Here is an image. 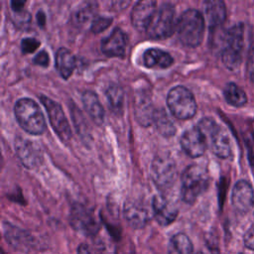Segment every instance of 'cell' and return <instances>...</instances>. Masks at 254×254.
Returning a JSON list of instances; mask_svg holds the SVG:
<instances>
[{"label": "cell", "mask_w": 254, "mask_h": 254, "mask_svg": "<svg viewBox=\"0 0 254 254\" xmlns=\"http://www.w3.org/2000/svg\"><path fill=\"white\" fill-rule=\"evenodd\" d=\"M177 33L180 41L187 47H197L203 38L204 17L196 9H187L177 21Z\"/></svg>", "instance_id": "1"}, {"label": "cell", "mask_w": 254, "mask_h": 254, "mask_svg": "<svg viewBox=\"0 0 254 254\" xmlns=\"http://www.w3.org/2000/svg\"><path fill=\"white\" fill-rule=\"evenodd\" d=\"M16 119L28 133L39 135L46 129V121L39 105L30 98H20L14 106Z\"/></svg>", "instance_id": "2"}, {"label": "cell", "mask_w": 254, "mask_h": 254, "mask_svg": "<svg viewBox=\"0 0 254 254\" xmlns=\"http://www.w3.org/2000/svg\"><path fill=\"white\" fill-rule=\"evenodd\" d=\"M209 178L206 170L199 165L188 166L182 175L181 196L187 203H192L207 189Z\"/></svg>", "instance_id": "3"}, {"label": "cell", "mask_w": 254, "mask_h": 254, "mask_svg": "<svg viewBox=\"0 0 254 254\" xmlns=\"http://www.w3.org/2000/svg\"><path fill=\"white\" fill-rule=\"evenodd\" d=\"M244 46V26L237 23L226 30L223 36L221 60L224 65L231 70L239 67Z\"/></svg>", "instance_id": "4"}, {"label": "cell", "mask_w": 254, "mask_h": 254, "mask_svg": "<svg viewBox=\"0 0 254 254\" xmlns=\"http://www.w3.org/2000/svg\"><path fill=\"white\" fill-rule=\"evenodd\" d=\"M197 127L204 135L207 146L221 159H227L231 155V145L227 132L218 125L212 118L204 117L200 119Z\"/></svg>", "instance_id": "5"}, {"label": "cell", "mask_w": 254, "mask_h": 254, "mask_svg": "<svg viewBox=\"0 0 254 254\" xmlns=\"http://www.w3.org/2000/svg\"><path fill=\"white\" fill-rule=\"evenodd\" d=\"M167 104L172 114L178 119H189L196 112V103L192 93L183 85H177L170 89L167 95Z\"/></svg>", "instance_id": "6"}, {"label": "cell", "mask_w": 254, "mask_h": 254, "mask_svg": "<svg viewBox=\"0 0 254 254\" xmlns=\"http://www.w3.org/2000/svg\"><path fill=\"white\" fill-rule=\"evenodd\" d=\"M176 28L175 6L171 3H163L156 11L146 32L153 39H165L170 37Z\"/></svg>", "instance_id": "7"}, {"label": "cell", "mask_w": 254, "mask_h": 254, "mask_svg": "<svg viewBox=\"0 0 254 254\" xmlns=\"http://www.w3.org/2000/svg\"><path fill=\"white\" fill-rule=\"evenodd\" d=\"M69 223L76 232L84 236L95 237L100 231V223L94 212L80 203H75L71 206Z\"/></svg>", "instance_id": "8"}, {"label": "cell", "mask_w": 254, "mask_h": 254, "mask_svg": "<svg viewBox=\"0 0 254 254\" xmlns=\"http://www.w3.org/2000/svg\"><path fill=\"white\" fill-rule=\"evenodd\" d=\"M39 99L47 110L49 120L54 131L58 134L62 141L68 142L71 138L70 126L60 103L43 94L39 95Z\"/></svg>", "instance_id": "9"}, {"label": "cell", "mask_w": 254, "mask_h": 254, "mask_svg": "<svg viewBox=\"0 0 254 254\" xmlns=\"http://www.w3.org/2000/svg\"><path fill=\"white\" fill-rule=\"evenodd\" d=\"M176 163L170 156L159 155L152 161L151 177L158 188H170L176 180Z\"/></svg>", "instance_id": "10"}, {"label": "cell", "mask_w": 254, "mask_h": 254, "mask_svg": "<svg viewBox=\"0 0 254 254\" xmlns=\"http://www.w3.org/2000/svg\"><path fill=\"white\" fill-rule=\"evenodd\" d=\"M15 151L21 163L29 169L38 167L43 161V153L40 146L31 140L17 137Z\"/></svg>", "instance_id": "11"}, {"label": "cell", "mask_w": 254, "mask_h": 254, "mask_svg": "<svg viewBox=\"0 0 254 254\" xmlns=\"http://www.w3.org/2000/svg\"><path fill=\"white\" fill-rule=\"evenodd\" d=\"M3 234L7 243L16 251L28 252L35 246V240L29 232L10 222H3Z\"/></svg>", "instance_id": "12"}, {"label": "cell", "mask_w": 254, "mask_h": 254, "mask_svg": "<svg viewBox=\"0 0 254 254\" xmlns=\"http://www.w3.org/2000/svg\"><path fill=\"white\" fill-rule=\"evenodd\" d=\"M123 212L128 224L135 229L143 228L150 219L149 210L140 198H128L124 203Z\"/></svg>", "instance_id": "13"}, {"label": "cell", "mask_w": 254, "mask_h": 254, "mask_svg": "<svg viewBox=\"0 0 254 254\" xmlns=\"http://www.w3.org/2000/svg\"><path fill=\"white\" fill-rule=\"evenodd\" d=\"M152 210L155 219L162 226L171 224L179 212L175 201L164 194H157L153 197Z\"/></svg>", "instance_id": "14"}, {"label": "cell", "mask_w": 254, "mask_h": 254, "mask_svg": "<svg viewBox=\"0 0 254 254\" xmlns=\"http://www.w3.org/2000/svg\"><path fill=\"white\" fill-rule=\"evenodd\" d=\"M181 146L183 150L192 158L200 157L207 148V142L197 126L187 129L181 137Z\"/></svg>", "instance_id": "15"}, {"label": "cell", "mask_w": 254, "mask_h": 254, "mask_svg": "<svg viewBox=\"0 0 254 254\" xmlns=\"http://www.w3.org/2000/svg\"><path fill=\"white\" fill-rule=\"evenodd\" d=\"M156 1L142 0L138 1L131 12V21L138 31H147L155 13H156Z\"/></svg>", "instance_id": "16"}, {"label": "cell", "mask_w": 254, "mask_h": 254, "mask_svg": "<svg viewBox=\"0 0 254 254\" xmlns=\"http://www.w3.org/2000/svg\"><path fill=\"white\" fill-rule=\"evenodd\" d=\"M231 202L239 212H247L254 204V190L247 181H238L232 190Z\"/></svg>", "instance_id": "17"}, {"label": "cell", "mask_w": 254, "mask_h": 254, "mask_svg": "<svg viewBox=\"0 0 254 254\" xmlns=\"http://www.w3.org/2000/svg\"><path fill=\"white\" fill-rule=\"evenodd\" d=\"M127 45V36L120 28L113 31L101 42V51L108 57H123Z\"/></svg>", "instance_id": "18"}, {"label": "cell", "mask_w": 254, "mask_h": 254, "mask_svg": "<svg viewBox=\"0 0 254 254\" xmlns=\"http://www.w3.org/2000/svg\"><path fill=\"white\" fill-rule=\"evenodd\" d=\"M205 20L211 29L218 28L226 18V7L223 1L209 0L203 3Z\"/></svg>", "instance_id": "19"}, {"label": "cell", "mask_w": 254, "mask_h": 254, "mask_svg": "<svg viewBox=\"0 0 254 254\" xmlns=\"http://www.w3.org/2000/svg\"><path fill=\"white\" fill-rule=\"evenodd\" d=\"M83 106L91 119L98 125H101L104 120V110L100 100L92 90H85L81 96Z\"/></svg>", "instance_id": "20"}, {"label": "cell", "mask_w": 254, "mask_h": 254, "mask_svg": "<svg viewBox=\"0 0 254 254\" xmlns=\"http://www.w3.org/2000/svg\"><path fill=\"white\" fill-rule=\"evenodd\" d=\"M143 62L147 67L165 68L173 64L174 59L169 53L163 50L157 48H150L144 52Z\"/></svg>", "instance_id": "21"}, {"label": "cell", "mask_w": 254, "mask_h": 254, "mask_svg": "<svg viewBox=\"0 0 254 254\" xmlns=\"http://www.w3.org/2000/svg\"><path fill=\"white\" fill-rule=\"evenodd\" d=\"M76 65L75 58L66 48H60L56 54V66L64 78H68Z\"/></svg>", "instance_id": "22"}, {"label": "cell", "mask_w": 254, "mask_h": 254, "mask_svg": "<svg viewBox=\"0 0 254 254\" xmlns=\"http://www.w3.org/2000/svg\"><path fill=\"white\" fill-rule=\"evenodd\" d=\"M153 122L158 132L164 137H171L176 133V127L164 109H155Z\"/></svg>", "instance_id": "23"}, {"label": "cell", "mask_w": 254, "mask_h": 254, "mask_svg": "<svg viewBox=\"0 0 254 254\" xmlns=\"http://www.w3.org/2000/svg\"><path fill=\"white\" fill-rule=\"evenodd\" d=\"M223 94L227 103L232 106L241 107L247 102V95L245 91L234 82H228L225 85Z\"/></svg>", "instance_id": "24"}, {"label": "cell", "mask_w": 254, "mask_h": 254, "mask_svg": "<svg viewBox=\"0 0 254 254\" xmlns=\"http://www.w3.org/2000/svg\"><path fill=\"white\" fill-rule=\"evenodd\" d=\"M105 95L110 108L119 113L122 111L124 103V91L121 86L115 83H111L105 90Z\"/></svg>", "instance_id": "25"}, {"label": "cell", "mask_w": 254, "mask_h": 254, "mask_svg": "<svg viewBox=\"0 0 254 254\" xmlns=\"http://www.w3.org/2000/svg\"><path fill=\"white\" fill-rule=\"evenodd\" d=\"M171 247L176 254H191L193 251V245L189 236L185 233L175 234L170 241Z\"/></svg>", "instance_id": "26"}, {"label": "cell", "mask_w": 254, "mask_h": 254, "mask_svg": "<svg viewBox=\"0 0 254 254\" xmlns=\"http://www.w3.org/2000/svg\"><path fill=\"white\" fill-rule=\"evenodd\" d=\"M94 238L95 248L101 254H117V246L112 236H100L97 234Z\"/></svg>", "instance_id": "27"}, {"label": "cell", "mask_w": 254, "mask_h": 254, "mask_svg": "<svg viewBox=\"0 0 254 254\" xmlns=\"http://www.w3.org/2000/svg\"><path fill=\"white\" fill-rule=\"evenodd\" d=\"M97 4L95 2H85L78 7L74 14V19L77 23H84L88 21L95 13Z\"/></svg>", "instance_id": "28"}, {"label": "cell", "mask_w": 254, "mask_h": 254, "mask_svg": "<svg viewBox=\"0 0 254 254\" xmlns=\"http://www.w3.org/2000/svg\"><path fill=\"white\" fill-rule=\"evenodd\" d=\"M72 106H73V109L71 111H72V118H73V122L75 124V128H76L78 134H80V136L85 137L87 139L90 137V134L87 132L86 127H88V125L84 121V116L82 115L80 110H78L73 104H72Z\"/></svg>", "instance_id": "29"}, {"label": "cell", "mask_w": 254, "mask_h": 254, "mask_svg": "<svg viewBox=\"0 0 254 254\" xmlns=\"http://www.w3.org/2000/svg\"><path fill=\"white\" fill-rule=\"evenodd\" d=\"M12 19H13L15 25H17L18 27H20L22 29H26L30 25L31 15L25 9H23L21 11H13Z\"/></svg>", "instance_id": "30"}, {"label": "cell", "mask_w": 254, "mask_h": 254, "mask_svg": "<svg viewBox=\"0 0 254 254\" xmlns=\"http://www.w3.org/2000/svg\"><path fill=\"white\" fill-rule=\"evenodd\" d=\"M112 23V18L106 16H94L91 22V31L94 33H100L107 29Z\"/></svg>", "instance_id": "31"}, {"label": "cell", "mask_w": 254, "mask_h": 254, "mask_svg": "<svg viewBox=\"0 0 254 254\" xmlns=\"http://www.w3.org/2000/svg\"><path fill=\"white\" fill-rule=\"evenodd\" d=\"M40 46V42L35 38H25L21 42V48L23 53L28 54L34 52Z\"/></svg>", "instance_id": "32"}, {"label": "cell", "mask_w": 254, "mask_h": 254, "mask_svg": "<svg viewBox=\"0 0 254 254\" xmlns=\"http://www.w3.org/2000/svg\"><path fill=\"white\" fill-rule=\"evenodd\" d=\"M243 240L245 247L254 251V224L246 230Z\"/></svg>", "instance_id": "33"}, {"label": "cell", "mask_w": 254, "mask_h": 254, "mask_svg": "<svg viewBox=\"0 0 254 254\" xmlns=\"http://www.w3.org/2000/svg\"><path fill=\"white\" fill-rule=\"evenodd\" d=\"M247 71L250 80L254 83V43L250 49L248 63H247Z\"/></svg>", "instance_id": "34"}, {"label": "cell", "mask_w": 254, "mask_h": 254, "mask_svg": "<svg viewBox=\"0 0 254 254\" xmlns=\"http://www.w3.org/2000/svg\"><path fill=\"white\" fill-rule=\"evenodd\" d=\"M34 63L39 65L47 66L49 64V55L46 51H41L34 58Z\"/></svg>", "instance_id": "35"}, {"label": "cell", "mask_w": 254, "mask_h": 254, "mask_svg": "<svg viewBox=\"0 0 254 254\" xmlns=\"http://www.w3.org/2000/svg\"><path fill=\"white\" fill-rule=\"evenodd\" d=\"M77 254H97V252L88 244L81 243L77 247Z\"/></svg>", "instance_id": "36"}, {"label": "cell", "mask_w": 254, "mask_h": 254, "mask_svg": "<svg viewBox=\"0 0 254 254\" xmlns=\"http://www.w3.org/2000/svg\"><path fill=\"white\" fill-rule=\"evenodd\" d=\"M24 6H25L24 1H12L11 2L12 11H21L24 9Z\"/></svg>", "instance_id": "37"}, {"label": "cell", "mask_w": 254, "mask_h": 254, "mask_svg": "<svg viewBox=\"0 0 254 254\" xmlns=\"http://www.w3.org/2000/svg\"><path fill=\"white\" fill-rule=\"evenodd\" d=\"M36 18H37V21H38V24H39V25H41V26H44V25H45L46 16H45V13H44L42 10H40V11L37 12Z\"/></svg>", "instance_id": "38"}, {"label": "cell", "mask_w": 254, "mask_h": 254, "mask_svg": "<svg viewBox=\"0 0 254 254\" xmlns=\"http://www.w3.org/2000/svg\"><path fill=\"white\" fill-rule=\"evenodd\" d=\"M196 254H203L202 252H198V253H196Z\"/></svg>", "instance_id": "39"}, {"label": "cell", "mask_w": 254, "mask_h": 254, "mask_svg": "<svg viewBox=\"0 0 254 254\" xmlns=\"http://www.w3.org/2000/svg\"><path fill=\"white\" fill-rule=\"evenodd\" d=\"M239 254H244V253H239Z\"/></svg>", "instance_id": "40"}]
</instances>
